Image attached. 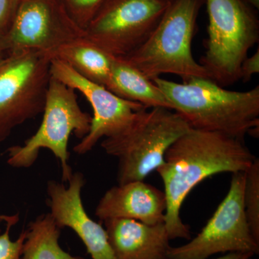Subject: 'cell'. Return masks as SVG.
<instances>
[{"label":"cell","instance_id":"6da1fadb","mask_svg":"<svg viewBox=\"0 0 259 259\" xmlns=\"http://www.w3.org/2000/svg\"><path fill=\"white\" fill-rule=\"evenodd\" d=\"M255 158L245 141L221 133L190 128L175 141L156 169L164 187V224L170 240L190 239L180 211L196 186L218 174L245 172Z\"/></svg>","mask_w":259,"mask_h":259},{"label":"cell","instance_id":"7a4b0ae2","mask_svg":"<svg viewBox=\"0 0 259 259\" xmlns=\"http://www.w3.org/2000/svg\"><path fill=\"white\" fill-rule=\"evenodd\" d=\"M191 128L212 131L243 140L259 127V86L231 91L207 78L182 83L152 80Z\"/></svg>","mask_w":259,"mask_h":259},{"label":"cell","instance_id":"3957f363","mask_svg":"<svg viewBox=\"0 0 259 259\" xmlns=\"http://www.w3.org/2000/svg\"><path fill=\"white\" fill-rule=\"evenodd\" d=\"M204 0H173L151 35L128 56L121 57L153 80L177 75L184 82L207 78V71L192 55V42Z\"/></svg>","mask_w":259,"mask_h":259},{"label":"cell","instance_id":"277c9868","mask_svg":"<svg viewBox=\"0 0 259 259\" xmlns=\"http://www.w3.org/2000/svg\"><path fill=\"white\" fill-rule=\"evenodd\" d=\"M191 127L178 113L155 107L138 112L118 134L105 138L104 151L118 159V185L144 181L164 161L166 151Z\"/></svg>","mask_w":259,"mask_h":259},{"label":"cell","instance_id":"5b68a950","mask_svg":"<svg viewBox=\"0 0 259 259\" xmlns=\"http://www.w3.org/2000/svg\"><path fill=\"white\" fill-rule=\"evenodd\" d=\"M208 37L199 64L221 86L241 79V66L259 40V21L245 0H204Z\"/></svg>","mask_w":259,"mask_h":259},{"label":"cell","instance_id":"8992f818","mask_svg":"<svg viewBox=\"0 0 259 259\" xmlns=\"http://www.w3.org/2000/svg\"><path fill=\"white\" fill-rule=\"evenodd\" d=\"M44 117L40 127L23 146L7 149L8 164L18 168L31 167L41 149H48L60 161L63 182L72 176L68 144L72 134L82 139L89 134L93 117L81 110L74 89L51 76Z\"/></svg>","mask_w":259,"mask_h":259},{"label":"cell","instance_id":"52a82bcc","mask_svg":"<svg viewBox=\"0 0 259 259\" xmlns=\"http://www.w3.org/2000/svg\"><path fill=\"white\" fill-rule=\"evenodd\" d=\"M51 64L50 55L42 51L8 56L0 71V144L15 127L44 112Z\"/></svg>","mask_w":259,"mask_h":259},{"label":"cell","instance_id":"ba28073f","mask_svg":"<svg viewBox=\"0 0 259 259\" xmlns=\"http://www.w3.org/2000/svg\"><path fill=\"white\" fill-rule=\"evenodd\" d=\"M173 0H105L84 30V37L113 57L141 47Z\"/></svg>","mask_w":259,"mask_h":259},{"label":"cell","instance_id":"9c48e42d","mask_svg":"<svg viewBox=\"0 0 259 259\" xmlns=\"http://www.w3.org/2000/svg\"><path fill=\"white\" fill-rule=\"evenodd\" d=\"M245 172L233 174L229 190L205 226L188 243L171 247L168 259H207L218 253L258 254L243 204Z\"/></svg>","mask_w":259,"mask_h":259},{"label":"cell","instance_id":"30bf717a","mask_svg":"<svg viewBox=\"0 0 259 259\" xmlns=\"http://www.w3.org/2000/svg\"><path fill=\"white\" fill-rule=\"evenodd\" d=\"M83 35L61 0H19L9 29L0 36V52L7 56L25 51L49 54Z\"/></svg>","mask_w":259,"mask_h":259},{"label":"cell","instance_id":"8fae6325","mask_svg":"<svg viewBox=\"0 0 259 259\" xmlns=\"http://www.w3.org/2000/svg\"><path fill=\"white\" fill-rule=\"evenodd\" d=\"M51 76L86 97L94 111L90 132L74 147L79 155L90 152L102 138L118 134L134 120L138 112L146 108L141 104L124 100L105 87L78 74L69 65L51 59Z\"/></svg>","mask_w":259,"mask_h":259},{"label":"cell","instance_id":"7c38bea8","mask_svg":"<svg viewBox=\"0 0 259 259\" xmlns=\"http://www.w3.org/2000/svg\"><path fill=\"white\" fill-rule=\"evenodd\" d=\"M69 185L49 181L48 205L59 228H69L83 242L93 259H116L105 228L88 215L81 199L85 179L81 172L72 174Z\"/></svg>","mask_w":259,"mask_h":259},{"label":"cell","instance_id":"4fadbf2b","mask_svg":"<svg viewBox=\"0 0 259 259\" xmlns=\"http://www.w3.org/2000/svg\"><path fill=\"white\" fill-rule=\"evenodd\" d=\"M166 199L163 191L144 181L114 186L99 201L95 215L100 221L123 218L147 225L164 223Z\"/></svg>","mask_w":259,"mask_h":259},{"label":"cell","instance_id":"5bb4252c","mask_svg":"<svg viewBox=\"0 0 259 259\" xmlns=\"http://www.w3.org/2000/svg\"><path fill=\"white\" fill-rule=\"evenodd\" d=\"M103 223L116 259H168L171 246L164 223L147 225L123 218Z\"/></svg>","mask_w":259,"mask_h":259},{"label":"cell","instance_id":"9a60e30c","mask_svg":"<svg viewBox=\"0 0 259 259\" xmlns=\"http://www.w3.org/2000/svg\"><path fill=\"white\" fill-rule=\"evenodd\" d=\"M51 59L69 65L78 74L108 88L115 57L84 37L74 39L49 53Z\"/></svg>","mask_w":259,"mask_h":259},{"label":"cell","instance_id":"2e32d148","mask_svg":"<svg viewBox=\"0 0 259 259\" xmlns=\"http://www.w3.org/2000/svg\"><path fill=\"white\" fill-rule=\"evenodd\" d=\"M107 90L115 95L146 108L162 107L173 110L171 102L152 80L121 57H115Z\"/></svg>","mask_w":259,"mask_h":259},{"label":"cell","instance_id":"e0dca14e","mask_svg":"<svg viewBox=\"0 0 259 259\" xmlns=\"http://www.w3.org/2000/svg\"><path fill=\"white\" fill-rule=\"evenodd\" d=\"M61 230L50 212L35 218L26 229L21 259H86L61 248Z\"/></svg>","mask_w":259,"mask_h":259},{"label":"cell","instance_id":"ac0fdd59","mask_svg":"<svg viewBox=\"0 0 259 259\" xmlns=\"http://www.w3.org/2000/svg\"><path fill=\"white\" fill-rule=\"evenodd\" d=\"M243 204L252 235L259 243V160L245 172Z\"/></svg>","mask_w":259,"mask_h":259},{"label":"cell","instance_id":"d6986e66","mask_svg":"<svg viewBox=\"0 0 259 259\" xmlns=\"http://www.w3.org/2000/svg\"><path fill=\"white\" fill-rule=\"evenodd\" d=\"M68 14L84 31L105 0H61Z\"/></svg>","mask_w":259,"mask_h":259},{"label":"cell","instance_id":"ffe728a7","mask_svg":"<svg viewBox=\"0 0 259 259\" xmlns=\"http://www.w3.org/2000/svg\"><path fill=\"white\" fill-rule=\"evenodd\" d=\"M19 213L10 216L7 221L5 231L0 234V259H21L23 243L26 238V230H23L15 241L10 239V230L18 223Z\"/></svg>","mask_w":259,"mask_h":259},{"label":"cell","instance_id":"44dd1931","mask_svg":"<svg viewBox=\"0 0 259 259\" xmlns=\"http://www.w3.org/2000/svg\"><path fill=\"white\" fill-rule=\"evenodd\" d=\"M19 0H0V36L4 35L9 29Z\"/></svg>","mask_w":259,"mask_h":259},{"label":"cell","instance_id":"7402d4cb","mask_svg":"<svg viewBox=\"0 0 259 259\" xmlns=\"http://www.w3.org/2000/svg\"><path fill=\"white\" fill-rule=\"evenodd\" d=\"M259 73V50L257 49L250 57H246L241 66V79L243 82L251 80L253 75Z\"/></svg>","mask_w":259,"mask_h":259},{"label":"cell","instance_id":"603a6c76","mask_svg":"<svg viewBox=\"0 0 259 259\" xmlns=\"http://www.w3.org/2000/svg\"><path fill=\"white\" fill-rule=\"evenodd\" d=\"M253 254L250 253H242V252H232L225 253L224 255L215 259H252Z\"/></svg>","mask_w":259,"mask_h":259},{"label":"cell","instance_id":"cb8c5ba5","mask_svg":"<svg viewBox=\"0 0 259 259\" xmlns=\"http://www.w3.org/2000/svg\"><path fill=\"white\" fill-rule=\"evenodd\" d=\"M10 216L11 215H6V214H3L0 213V234L2 233V224H3V223L5 224L7 221L10 219Z\"/></svg>","mask_w":259,"mask_h":259},{"label":"cell","instance_id":"d4e9b609","mask_svg":"<svg viewBox=\"0 0 259 259\" xmlns=\"http://www.w3.org/2000/svg\"><path fill=\"white\" fill-rule=\"evenodd\" d=\"M7 59H8V56L0 52V71L3 69V66H4L5 62H6Z\"/></svg>","mask_w":259,"mask_h":259},{"label":"cell","instance_id":"484cf974","mask_svg":"<svg viewBox=\"0 0 259 259\" xmlns=\"http://www.w3.org/2000/svg\"><path fill=\"white\" fill-rule=\"evenodd\" d=\"M245 1H246L250 6L253 7L254 9L258 10L259 0H245Z\"/></svg>","mask_w":259,"mask_h":259}]
</instances>
